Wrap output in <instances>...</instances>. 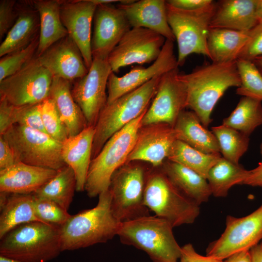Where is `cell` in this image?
<instances>
[{
    "label": "cell",
    "mask_w": 262,
    "mask_h": 262,
    "mask_svg": "<svg viewBox=\"0 0 262 262\" xmlns=\"http://www.w3.org/2000/svg\"><path fill=\"white\" fill-rule=\"evenodd\" d=\"M221 157V154L204 153L177 140L170 149L167 159L188 167L207 179L210 169Z\"/></svg>",
    "instance_id": "35"
},
{
    "label": "cell",
    "mask_w": 262,
    "mask_h": 262,
    "mask_svg": "<svg viewBox=\"0 0 262 262\" xmlns=\"http://www.w3.org/2000/svg\"><path fill=\"white\" fill-rule=\"evenodd\" d=\"M262 240V204L250 214L227 217L224 231L206 249V255L224 260L236 253L250 249Z\"/></svg>",
    "instance_id": "12"
},
{
    "label": "cell",
    "mask_w": 262,
    "mask_h": 262,
    "mask_svg": "<svg viewBox=\"0 0 262 262\" xmlns=\"http://www.w3.org/2000/svg\"><path fill=\"white\" fill-rule=\"evenodd\" d=\"M144 204L155 215L166 220L173 228L194 223L200 213L199 206L180 193L161 169L148 172Z\"/></svg>",
    "instance_id": "7"
},
{
    "label": "cell",
    "mask_w": 262,
    "mask_h": 262,
    "mask_svg": "<svg viewBox=\"0 0 262 262\" xmlns=\"http://www.w3.org/2000/svg\"><path fill=\"white\" fill-rule=\"evenodd\" d=\"M211 130L217 140L223 157L239 164L240 159L248 148L249 136L222 124L213 127Z\"/></svg>",
    "instance_id": "36"
},
{
    "label": "cell",
    "mask_w": 262,
    "mask_h": 262,
    "mask_svg": "<svg viewBox=\"0 0 262 262\" xmlns=\"http://www.w3.org/2000/svg\"><path fill=\"white\" fill-rule=\"evenodd\" d=\"M166 3L176 8L185 11H197L213 4L212 0H168Z\"/></svg>",
    "instance_id": "45"
},
{
    "label": "cell",
    "mask_w": 262,
    "mask_h": 262,
    "mask_svg": "<svg viewBox=\"0 0 262 262\" xmlns=\"http://www.w3.org/2000/svg\"><path fill=\"white\" fill-rule=\"evenodd\" d=\"M112 69L107 60L93 59L88 73L74 81L72 96L81 108L88 126H95L107 101L106 89Z\"/></svg>",
    "instance_id": "14"
},
{
    "label": "cell",
    "mask_w": 262,
    "mask_h": 262,
    "mask_svg": "<svg viewBox=\"0 0 262 262\" xmlns=\"http://www.w3.org/2000/svg\"><path fill=\"white\" fill-rule=\"evenodd\" d=\"M257 0H223L216 2L210 28L248 32L259 22Z\"/></svg>",
    "instance_id": "24"
},
{
    "label": "cell",
    "mask_w": 262,
    "mask_h": 262,
    "mask_svg": "<svg viewBox=\"0 0 262 262\" xmlns=\"http://www.w3.org/2000/svg\"><path fill=\"white\" fill-rule=\"evenodd\" d=\"M252 61L262 74V55L255 57Z\"/></svg>",
    "instance_id": "52"
},
{
    "label": "cell",
    "mask_w": 262,
    "mask_h": 262,
    "mask_svg": "<svg viewBox=\"0 0 262 262\" xmlns=\"http://www.w3.org/2000/svg\"><path fill=\"white\" fill-rule=\"evenodd\" d=\"M149 171L138 164L126 163L113 174L109 189L111 208L121 223L149 215L144 204V192Z\"/></svg>",
    "instance_id": "8"
},
{
    "label": "cell",
    "mask_w": 262,
    "mask_h": 262,
    "mask_svg": "<svg viewBox=\"0 0 262 262\" xmlns=\"http://www.w3.org/2000/svg\"><path fill=\"white\" fill-rule=\"evenodd\" d=\"M248 38V32L210 28L207 35L209 58L216 63L236 61Z\"/></svg>",
    "instance_id": "30"
},
{
    "label": "cell",
    "mask_w": 262,
    "mask_h": 262,
    "mask_svg": "<svg viewBox=\"0 0 262 262\" xmlns=\"http://www.w3.org/2000/svg\"><path fill=\"white\" fill-rule=\"evenodd\" d=\"M60 227L39 221L15 227L0 242V256L20 262H48L60 253Z\"/></svg>",
    "instance_id": "3"
},
{
    "label": "cell",
    "mask_w": 262,
    "mask_h": 262,
    "mask_svg": "<svg viewBox=\"0 0 262 262\" xmlns=\"http://www.w3.org/2000/svg\"><path fill=\"white\" fill-rule=\"evenodd\" d=\"M221 260L207 255L198 254L191 244L181 247V255L179 262H223Z\"/></svg>",
    "instance_id": "44"
},
{
    "label": "cell",
    "mask_w": 262,
    "mask_h": 262,
    "mask_svg": "<svg viewBox=\"0 0 262 262\" xmlns=\"http://www.w3.org/2000/svg\"><path fill=\"white\" fill-rule=\"evenodd\" d=\"M57 170L16 162L0 170V192L32 194L57 173Z\"/></svg>",
    "instance_id": "22"
},
{
    "label": "cell",
    "mask_w": 262,
    "mask_h": 262,
    "mask_svg": "<svg viewBox=\"0 0 262 262\" xmlns=\"http://www.w3.org/2000/svg\"><path fill=\"white\" fill-rule=\"evenodd\" d=\"M53 78L35 55L21 69L0 82V98L16 106L41 103L49 96Z\"/></svg>",
    "instance_id": "11"
},
{
    "label": "cell",
    "mask_w": 262,
    "mask_h": 262,
    "mask_svg": "<svg viewBox=\"0 0 262 262\" xmlns=\"http://www.w3.org/2000/svg\"><path fill=\"white\" fill-rule=\"evenodd\" d=\"M179 73L177 68L162 76L152 103L142 118V126L162 123L174 126L186 108V90Z\"/></svg>",
    "instance_id": "15"
},
{
    "label": "cell",
    "mask_w": 262,
    "mask_h": 262,
    "mask_svg": "<svg viewBox=\"0 0 262 262\" xmlns=\"http://www.w3.org/2000/svg\"><path fill=\"white\" fill-rule=\"evenodd\" d=\"M33 206L36 216L40 222L53 226L61 227L71 216L67 210L50 200L34 196Z\"/></svg>",
    "instance_id": "40"
},
{
    "label": "cell",
    "mask_w": 262,
    "mask_h": 262,
    "mask_svg": "<svg viewBox=\"0 0 262 262\" xmlns=\"http://www.w3.org/2000/svg\"><path fill=\"white\" fill-rule=\"evenodd\" d=\"M38 57L53 77L71 82L83 77L88 71L80 49L68 35Z\"/></svg>",
    "instance_id": "20"
},
{
    "label": "cell",
    "mask_w": 262,
    "mask_h": 262,
    "mask_svg": "<svg viewBox=\"0 0 262 262\" xmlns=\"http://www.w3.org/2000/svg\"><path fill=\"white\" fill-rule=\"evenodd\" d=\"M178 77L186 93V108L195 112L207 128L211 113L221 97L230 87L240 85L236 61L203 65L189 73L179 72Z\"/></svg>",
    "instance_id": "1"
},
{
    "label": "cell",
    "mask_w": 262,
    "mask_h": 262,
    "mask_svg": "<svg viewBox=\"0 0 262 262\" xmlns=\"http://www.w3.org/2000/svg\"><path fill=\"white\" fill-rule=\"evenodd\" d=\"M166 3L168 22L178 45V66H182L191 54H202L209 58L207 35L216 2L193 11L179 9Z\"/></svg>",
    "instance_id": "10"
},
{
    "label": "cell",
    "mask_w": 262,
    "mask_h": 262,
    "mask_svg": "<svg viewBox=\"0 0 262 262\" xmlns=\"http://www.w3.org/2000/svg\"><path fill=\"white\" fill-rule=\"evenodd\" d=\"M256 15L259 21H262V0H257Z\"/></svg>",
    "instance_id": "51"
},
{
    "label": "cell",
    "mask_w": 262,
    "mask_h": 262,
    "mask_svg": "<svg viewBox=\"0 0 262 262\" xmlns=\"http://www.w3.org/2000/svg\"><path fill=\"white\" fill-rule=\"evenodd\" d=\"M60 14L68 35L80 49L89 69L92 62L91 27L97 6L92 0H60Z\"/></svg>",
    "instance_id": "18"
},
{
    "label": "cell",
    "mask_w": 262,
    "mask_h": 262,
    "mask_svg": "<svg viewBox=\"0 0 262 262\" xmlns=\"http://www.w3.org/2000/svg\"><path fill=\"white\" fill-rule=\"evenodd\" d=\"M94 134L95 127L88 126L79 134L69 136L62 143V156L66 164L74 171L77 192L84 191L92 160Z\"/></svg>",
    "instance_id": "23"
},
{
    "label": "cell",
    "mask_w": 262,
    "mask_h": 262,
    "mask_svg": "<svg viewBox=\"0 0 262 262\" xmlns=\"http://www.w3.org/2000/svg\"><path fill=\"white\" fill-rule=\"evenodd\" d=\"M162 76L153 78L110 103H106L95 126L92 159L98 154L114 134L148 108Z\"/></svg>",
    "instance_id": "5"
},
{
    "label": "cell",
    "mask_w": 262,
    "mask_h": 262,
    "mask_svg": "<svg viewBox=\"0 0 262 262\" xmlns=\"http://www.w3.org/2000/svg\"><path fill=\"white\" fill-rule=\"evenodd\" d=\"M177 140V133L174 127L168 124L141 126L126 163L142 161L154 167L162 166Z\"/></svg>",
    "instance_id": "19"
},
{
    "label": "cell",
    "mask_w": 262,
    "mask_h": 262,
    "mask_svg": "<svg viewBox=\"0 0 262 262\" xmlns=\"http://www.w3.org/2000/svg\"><path fill=\"white\" fill-rule=\"evenodd\" d=\"M0 262H20L2 256H0Z\"/></svg>",
    "instance_id": "53"
},
{
    "label": "cell",
    "mask_w": 262,
    "mask_h": 262,
    "mask_svg": "<svg viewBox=\"0 0 262 262\" xmlns=\"http://www.w3.org/2000/svg\"><path fill=\"white\" fill-rule=\"evenodd\" d=\"M223 262H252L249 250H244L229 256Z\"/></svg>",
    "instance_id": "49"
},
{
    "label": "cell",
    "mask_w": 262,
    "mask_h": 262,
    "mask_svg": "<svg viewBox=\"0 0 262 262\" xmlns=\"http://www.w3.org/2000/svg\"><path fill=\"white\" fill-rule=\"evenodd\" d=\"M248 172V170L239 164L221 157L210 169L207 178L212 195L217 197H226L231 187L242 184Z\"/></svg>",
    "instance_id": "33"
},
{
    "label": "cell",
    "mask_w": 262,
    "mask_h": 262,
    "mask_svg": "<svg viewBox=\"0 0 262 262\" xmlns=\"http://www.w3.org/2000/svg\"><path fill=\"white\" fill-rule=\"evenodd\" d=\"M16 159L11 147L3 137L0 136V170L7 168L15 164Z\"/></svg>",
    "instance_id": "46"
},
{
    "label": "cell",
    "mask_w": 262,
    "mask_h": 262,
    "mask_svg": "<svg viewBox=\"0 0 262 262\" xmlns=\"http://www.w3.org/2000/svg\"><path fill=\"white\" fill-rule=\"evenodd\" d=\"M40 104L13 105L11 114L12 125L18 124L46 133L41 116Z\"/></svg>",
    "instance_id": "41"
},
{
    "label": "cell",
    "mask_w": 262,
    "mask_h": 262,
    "mask_svg": "<svg viewBox=\"0 0 262 262\" xmlns=\"http://www.w3.org/2000/svg\"><path fill=\"white\" fill-rule=\"evenodd\" d=\"M13 105L3 98H0V134H3L12 126L11 113Z\"/></svg>",
    "instance_id": "47"
},
{
    "label": "cell",
    "mask_w": 262,
    "mask_h": 262,
    "mask_svg": "<svg viewBox=\"0 0 262 262\" xmlns=\"http://www.w3.org/2000/svg\"><path fill=\"white\" fill-rule=\"evenodd\" d=\"M31 1L39 16V43L36 53L39 57L51 45L68 34L61 19L59 0Z\"/></svg>",
    "instance_id": "31"
},
{
    "label": "cell",
    "mask_w": 262,
    "mask_h": 262,
    "mask_svg": "<svg viewBox=\"0 0 262 262\" xmlns=\"http://www.w3.org/2000/svg\"><path fill=\"white\" fill-rule=\"evenodd\" d=\"M178 140L206 154H221L216 138L201 124L192 111H182L174 126Z\"/></svg>",
    "instance_id": "28"
},
{
    "label": "cell",
    "mask_w": 262,
    "mask_h": 262,
    "mask_svg": "<svg viewBox=\"0 0 262 262\" xmlns=\"http://www.w3.org/2000/svg\"><path fill=\"white\" fill-rule=\"evenodd\" d=\"M260 152L262 157V142L260 145ZM262 187V159L255 168L248 170V174L242 185Z\"/></svg>",
    "instance_id": "48"
},
{
    "label": "cell",
    "mask_w": 262,
    "mask_h": 262,
    "mask_svg": "<svg viewBox=\"0 0 262 262\" xmlns=\"http://www.w3.org/2000/svg\"><path fill=\"white\" fill-rule=\"evenodd\" d=\"M33 194L0 192V239L21 224L39 221L33 206Z\"/></svg>",
    "instance_id": "29"
},
{
    "label": "cell",
    "mask_w": 262,
    "mask_h": 262,
    "mask_svg": "<svg viewBox=\"0 0 262 262\" xmlns=\"http://www.w3.org/2000/svg\"><path fill=\"white\" fill-rule=\"evenodd\" d=\"M174 53V41L166 39L161 52L153 63L147 67H134L121 77L112 72L107 83V101L110 103L147 83L153 78L178 68Z\"/></svg>",
    "instance_id": "16"
},
{
    "label": "cell",
    "mask_w": 262,
    "mask_h": 262,
    "mask_svg": "<svg viewBox=\"0 0 262 262\" xmlns=\"http://www.w3.org/2000/svg\"><path fill=\"white\" fill-rule=\"evenodd\" d=\"M39 35L26 47L6 54L0 59V82L15 74L36 55Z\"/></svg>",
    "instance_id": "38"
},
{
    "label": "cell",
    "mask_w": 262,
    "mask_h": 262,
    "mask_svg": "<svg viewBox=\"0 0 262 262\" xmlns=\"http://www.w3.org/2000/svg\"><path fill=\"white\" fill-rule=\"evenodd\" d=\"M14 0L0 1V39L6 35L16 22L18 13Z\"/></svg>",
    "instance_id": "43"
},
{
    "label": "cell",
    "mask_w": 262,
    "mask_h": 262,
    "mask_svg": "<svg viewBox=\"0 0 262 262\" xmlns=\"http://www.w3.org/2000/svg\"><path fill=\"white\" fill-rule=\"evenodd\" d=\"M222 125L249 136L262 125V101L242 97L230 115L223 119Z\"/></svg>",
    "instance_id": "34"
},
{
    "label": "cell",
    "mask_w": 262,
    "mask_h": 262,
    "mask_svg": "<svg viewBox=\"0 0 262 262\" xmlns=\"http://www.w3.org/2000/svg\"><path fill=\"white\" fill-rule=\"evenodd\" d=\"M166 39L144 28H131L110 53L107 61L114 73L133 64L143 65L155 61Z\"/></svg>",
    "instance_id": "13"
},
{
    "label": "cell",
    "mask_w": 262,
    "mask_h": 262,
    "mask_svg": "<svg viewBox=\"0 0 262 262\" xmlns=\"http://www.w3.org/2000/svg\"><path fill=\"white\" fill-rule=\"evenodd\" d=\"M117 6L124 11L131 28H146L166 39L175 40L168 22L166 0H133Z\"/></svg>",
    "instance_id": "21"
},
{
    "label": "cell",
    "mask_w": 262,
    "mask_h": 262,
    "mask_svg": "<svg viewBox=\"0 0 262 262\" xmlns=\"http://www.w3.org/2000/svg\"><path fill=\"white\" fill-rule=\"evenodd\" d=\"M111 197L109 189L103 192L95 207L71 215L60 227L62 251L106 243L117 235L121 222L111 210Z\"/></svg>",
    "instance_id": "2"
},
{
    "label": "cell",
    "mask_w": 262,
    "mask_h": 262,
    "mask_svg": "<svg viewBox=\"0 0 262 262\" xmlns=\"http://www.w3.org/2000/svg\"><path fill=\"white\" fill-rule=\"evenodd\" d=\"M147 109L114 134L91 160L84 187L89 197L98 196L109 189L113 174L126 163Z\"/></svg>",
    "instance_id": "6"
},
{
    "label": "cell",
    "mask_w": 262,
    "mask_h": 262,
    "mask_svg": "<svg viewBox=\"0 0 262 262\" xmlns=\"http://www.w3.org/2000/svg\"><path fill=\"white\" fill-rule=\"evenodd\" d=\"M70 83L68 80L53 77L49 96L56 105L68 137L79 134L88 127L81 108L72 96Z\"/></svg>",
    "instance_id": "27"
},
{
    "label": "cell",
    "mask_w": 262,
    "mask_h": 262,
    "mask_svg": "<svg viewBox=\"0 0 262 262\" xmlns=\"http://www.w3.org/2000/svg\"><path fill=\"white\" fill-rule=\"evenodd\" d=\"M161 170L176 189L188 199L199 206L212 195L207 179L179 163L167 159Z\"/></svg>",
    "instance_id": "26"
},
{
    "label": "cell",
    "mask_w": 262,
    "mask_h": 262,
    "mask_svg": "<svg viewBox=\"0 0 262 262\" xmlns=\"http://www.w3.org/2000/svg\"><path fill=\"white\" fill-rule=\"evenodd\" d=\"M40 111L46 133L61 143L65 141L68 135L52 99L49 97L42 102Z\"/></svg>",
    "instance_id": "39"
},
{
    "label": "cell",
    "mask_w": 262,
    "mask_h": 262,
    "mask_svg": "<svg viewBox=\"0 0 262 262\" xmlns=\"http://www.w3.org/2000/svg\"><path fill=\"white\" fill-rule=\"evenodd\" d=\"M17 19L0 46V57L23 49L39 35V16L31 1L16 4Z\"/></svg>",
    "instance_id": "25"
},
{
    "label": "cell",
    "mask_w": 262,
    "mask_h": 262,
    "mask_svg": "<svg viewBox=\"0 0 262 262\" xmlns=\"http://www.w3.org/2000/svg\"><path fill=\"white\" fill-rule=\"evenodd\" d=\"M249 251L252 262H262V241Z\"/></svg>",
    "instance_id": "50"
},
{
    "label": "cell",
    "mask_w": 262,
    "mask_h": 262,
    "mask_svg": "<svg viewBox=\"0 0 262 262\" xmlns=\"http://www.w3.org/2000/svg\"><path fill=\"white\" fill-rule=\"evenodd\" d=\"M236 65L241 83L236 93L262 101V74L252 61L239 58Z\"/></svg>",
    "instance_id": "37"
},
{
    "label": "cell",
    "mask_w": 262,
    "mask_h": 262,
    "mask_svg": "<svg viewBox=\"0 0 262 262\" xmlns=\"http://www.w3.org/2000/svg\"><path fill=\"white\" fill-rule=\"evenodd\" d=\"M93 21V59L107 60L110 53L131 27L124 11L111 4L98 5Z\"/></svg>",
    "instance_id": "17"
},
{
    "label": "cell",
    "mask_w": 262,
    "mask_h": 262,
    "mask_svg": "<svg viewBox=\"0 0 262 262\" xmlns=\"http://www.w3.org/2000/svg\"><path fill=\"white\" fill-rule=\"evenodd\" d=\"M76 180L72 168L66 165L57 170L56 174L32 194L37 198L54 201L68 211L73 200Z\"/></svg>",
    "instance_id": "32"
},
{
    "label": "cell",
    "mask_w": 262,
    "mask_h": 262,
    "mask_svg": "<svg viewBox=\"0 0 262 262\" xmlns=\"http://www.w3.org/2000/svg\"><path fill=\"white\" fill-rule=\"evenodd\" d=\"M16 162L58 170L66 165L62 156V143L47 133L15 124L3 134Z\"/></svg>",
    "instance_id": "9"
},
{
    "label": "cell",
    "mask_w": 262,
    "mask_h": 262,
    "mask_svg": "<svg viewBox=\"0 0 262 262\" xmlns=\"http://www.w3.org/2000/svg\"><path fill=\"white\" fill-rule=\"evenodd\" d=\"M173 227L156 215H147L121 223L117 235L122 243L145 252L153 262H179L180 247Z\"/></svg>",
    "instance_id": "4"
},
{
    "label": "cell",
    "mask_w": 262,
    "mask_h": 262,
    "mask_svg": "<svg viewBox=\"0 0 262 262\" xmlns=\"http://www.w3.org/2000/svg\"><path fill=\"white\" fill-rule=\"evenodd\" d=\"M248 37L239 58L252 61L255 57L262 55V21H259L248 32Z\"/></svg>",
    "instance_id": "42"
}]
</instances>
